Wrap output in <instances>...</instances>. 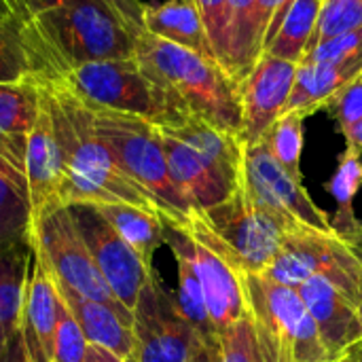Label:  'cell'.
<instances>
[{"instance_id":"9","label":"cell","mask_w":362,"mask_h":362,"mask_svg":"<svg viewBox=\"0 0 362 362\" xmlns=\"http://www.w3.org/2000/svg\"><path fill=\"white\" fill-rule=\"evenodd\" d=\"M32 242L40 250L57 288L70 291L91 301H100L112 308L132 325L134 314L119 303V299L106 284L76 227L70 206L53 204L45 212H40L34 218Z\"/></svg>"},{"instance_id":"6","label":"cell","mask_w":362,"mask_h":362,"mask_svg":"<svg viewBox=\"0 0 362 362\" xmlns=\"http://www.w3.org/2000/svg\"><path fill=\"white\" fill-rule=\"evenodd\" d=\"M89 108L95 132L112 151L123 172L157 202L161 216L185 225L193 214V208L170 176L159 127L136 115L100 106Z\"/></svg>"},{"instance_id":"21","label":"cell","mask_w":362,"mask_h":362,"mask_svg":"<svg viewBox=\"0 0 362 362\" xmlns=\"http://www.w3.org/2000/svg\"><path fill=\"white\" fill-rule=\"evenodd\" d=\"M358 76H362V55L339 64H299L286 112L299 110L308 117L329 106V102Z\"/></svg>"},{"instance_id":"4","label":"cell","mask_w":362,"mask_h":362,"mask_svg":"<svg viewBox=\"0 0 362 362\" xmlns=\"http://www.w3.org/2000/svg\"><path fill=\"white\" fill-rule=\"evenodd\" d=\"M301 225L303 223L286 212L259 202L244 180H240L231 197L204 212H193L180 227L218 252L238 276H263L276 259L286 233Z\"/></svg>"},{"instance_id":"30","label":"cell","mask_w":362,"mask_h":362,"mask_svg":"<svg viewBox=\"0 0 362 362\" xmlns=\"http://www.w3.org/2000/svg\"><path fill=\"white\" fill-rule=\"evenodd\" d=\"M303 121L305 115L299 110L284 112L272 129L265 134L263 142L272 157L293 176L301 178V153H303Z\"/></svg>"},{"instance_id":"38","label":"cell","mask_w":362,"mask_h":362,"mask_svg":"<svg viewBox=\"0 0 362 362\" xmlns=\"http://www.w3.org/2000/svg\"><path fill=\"white\" fill-rule=\"evenodd\" d=\"M341 134H346L352 125L362 121V76L346 85L331 102L329 106Z\"/></svg>"},{"instance_id":"29","label":"cell","mask_w":362,"mask_h":362,"mask_svg":"<svg viewBox=\"0 0 362 362\" xmlns=\"http://www.w3.org/2000/svg\"><path fill=\"white\" fill-rule=\"evenodd\" d=\"M320 6L322 0H295L291 11L282 19L278 32L265 45L263 53H269L293 64H301L308 53L314 30L318 25Z\"/></svg>"},{"instance_id":"22","label":"cell","mask_w":362,"mask_h":362,"mask_svg":"<svg viewBox=\"0 0 362 362\" xmlns=\"http://www.w3.org/2000/svg\"><path fill=\"white\" fill-rule=\"evenodd\" d=\"M32 257V242L0 248V358L21 327Z\"/></svg>"},{"instance_id":"31","label":"cell","mask_w":362,"mask_h":362,"mask_svg":"<svg viewBox=\"0 0 362 362\" xmlns=\"http://www.w3.org/2000/svg\"><path fill=\"white\" fill-rule=\"evenodd\" d=\"M32 76L34 66L23 38V21L13 13L0 19V83H19Z\"/></svg>"},{"instance_id":"17","label":"cell","mask_w":362,"mask_h":362,"mask_svg":"<svg viewBox=\"0 0 362 362\" xmlns=\"http://www.w3.org/2000/svg\"><path fill=\"white\" fill-rule=\"evenodd\" d=\"M25 180H28V193H30L34 218L40 212H45L49 206L62 204V185H64L62 157H59V146L55 140L53 119H51L42 89H40L38 117L32 127L28 151H25Z\"/></svg>"},{"instance_id":"33","label":"cell","mask_w":362,"mask_h":362,"mask_svg":"<svg viewBox=\"0 0 362 362\" xmlns=\"http://www.w3.org/2000/svg\"><path fill=\"white\" fill-rule=\"evenodd\" d=\"M218 352L223 362H267L255 325L246 314L218 335Z\"/></svg>"},{"instance_id":"39","label":"cell","mask_w":362,"mask_h":362,"mask_svg":"<svg viewBox=\"0 0 362 362\" xmlns=\"http://www.w3.org/2000/svg\"><path fill=\"white\" fill-rule=\"evenodd\" d=\"M0 362H32L30 352H28V346H25V339H23L21 327H19V331L11 337V341L6 344V350H4Z\"/></svg>"},{"instance_id":"20","label":"cell","mask_w":362,"mask_h":362,"mask_svg":"<svg viewBox=\"0 0 362 362\" xmlns=\"http://www.w3.org/2000/svg\"><path fill=\"white\" fill-rule=\"evenodd\" d=\"M142 25L155 36L176 42L208 59L218 62L206 25L191 0H165L161 4H142ZM221 64V62H218Z\"/></svg>"},{"instance_id":"41","label":"cell","mask_w":362,"mask_h":362,"mask_svg":"<svg viewBox=\"0 0 362 362\" xmlns=\"http://www.w3.org/2000/svg\"><path fill=\"white\" fill-rule=\"evenodd\" d=\"M344 136L348 140V146H354L362 155V121H358L356 125H352Z\"/></svg>"},{"instance_id":"35","label":"cell","mask_w":362,"mask_h":362,"mask_svg":"<svg viewBox=\"0 0 362 362\" xmlns=\"http://www.w3.org/2000/svg\"><path fill=\"white\" fill-rule=\"evenodd\" d=\"M206 25L212 49L225 68L227 64V34H229V13L227 0H191Z\"/></svg>"},{"instance_id":"10","label":"cell","mask_w":362,"mask_h":362,"mask_svg":"<svg viewBox=\"0 0 362 362\" xmlns=\"http://www.w3.org/2000/svg\"><path fill=\"white\" fill-rule=\"evenodd\" d=\"M132 314L134 352L127 362H193L208 346L155 269L148 272Z\"/></svg>"},{"instance_id":"45","label":"cell","mask_w":362,"mask_h":362,"mask_svg":"<svg viewBox=\"0 0 362 362\" xmlns=\"http://www.w3.org/2000/svg\"><path fill=\"white\" fill-rule=\"evenodd\" d=\"M356 362H362V341L358 344V361Z\"/></svg>"},{"instance_id":"37","label":"cell","mask_w":362,"mask_h":362,"mask_svg":"<svg viewBox=\"0 0 362 362\" xmlns=\"http://www.w3.org/2000/svg\"><path fill=\"white\" fill-rule=\"evenodd\" d=\"M68 0H8L11 4V11L21 19V21H28L30 17L47 11V8H53V6H59ZM134 28H142V2L138 0H108Z\"/></svg>"},{"instance_id":"25","label":"cell","mask_w":362,"mask_h":362,"mask_svg":"<svg viewBox=\"0 0 362 362\" xmlns=\"http://www.w3.org/2000/svg\"><path fill=\"white\" fill-rule=\"evenodd\" d=\"M93 206L123 238V242L138 255L144 267L155 269L153 259L157 248L163 244L161 214L129 204H93Z\"/></svg>"},{"instance_id":"32","label":"cell","mask_w":362,"mask_h":362,"mask_svg":"<svg viewBox=\"0 0 362 362\" xmlns=\"http://www.w3.org/2000/svg\"><path fill=\"white\" fill-rule=\"evenodd\" d=\"M358 28H362V0H322L318 25L308 51Z\"/></svg>"},{"instance_id":"36","label":"cell","mask_w":362,"mask_h":362,"mask_svg":"<svg viewBox=\"0 0 362 362\" xmlns=\"http://www.w3.org/2000/svg\"><path fill=\"white\" fill-rule=\"evenodd\" d=\"M362 55V28L335 36L316 49L308 51L301 64H339Z\"/></svg>"},{"instance_id":"7","label":"cell","mask_w":362,"mask_h":362,"mask_svg":"<svg viewBox=\"0 0 362 362\" xmlns=\"http://www.w3.org/2000/svg\"><path fill=\"white\" fill-rule=\"evenodd\" d=\"M246 316L267 362H333L301 295L265 276L244 274Z\"/></svg>"},{"instance_id":"24","label":"cell","mask_w":362,"mask_h":362,"mask_svg":"<svg viewBox=\"0 0 362 362\" xmlns=\"http://www.w3.org/2000/svg\"><path fill=\"white\" fill-rule=\"evenodd\" d=\"M174 138L182 140L191 148H195L202 157L212 161L218 170H223L231 180L240 182L244 172V142L197 117H189L185 123L176 127H161Z\"/></svg>"},{"instance_id":"13","label":"cell","mask_w":362,"mask_h":362,"mask_svg":"<svg viewBox=\"0 0 362 362\" xmlns=\"http://www.w3.org/2000/svg\"><path fill=\"white\" fill-rule=\"evenodd\" d=\"M299 64L263 53L252 72L240 83L242 142L255 144L286 112Z\"/></svg>"},{"instance_id":"5","label":"cell","mask_w":362,"mask_h":362,"mask_svg":"<svg viewBox=\"0 0 362 362\" xmlns=\"http://www.w3.org/2000/svg\"><path fill=\"white\" fill-rule=\"evenodd\" d=\"M55 81H62L89 106L136 115L157 127H176L191 117L189 108L172 89L142 72L136 57L89 62Z\"/></svg>"},{"instance_id":"44","label":"cell","mask_w":362,"mask_h":362,"mask_svg":"<svg viewBox=\"0 0 362 362\" xmlns=\"http://www.w3.org/2000/svg\"><path fill=\"white\" fill-rule=\"evenodd\" d=\"M8 15H13L8 0H0V19H4V17H8Z\"/></svg>"},{"instance_id":"34","label":"cell","mask_w":362,"mask_h":362,"mask_svg":"<svg viewBox=\"0 0 362 362\" xmlns=\"http://www.w3.org/2000/svg\"><path fill=\"white\" fill-rule=\"evenodd\" d=\"M87 339L72 316V312L66 308V303L59 297V310H57V325H55V350L53 362H83L87 354Z\"/></svg>"},{"instance_id":"18","label":"cell","mask_w":362,"mask_h":362,"mask_svg":"<svg viewBox=\"0 0 362 362\" xmlns=\"http://www.w3.org/2000/svg\"><path fill=\"white\" fill-rule=\"evenodd\" d=\"M40 108L36 78L0 83V157L25 176V151Z\"/></svg>"},{"instance_id":"46","label":"cell","mask_w":362,"mask_h":362,"mask_svg":"<svg viewBox=\"0 0 362 362\" xmlns=\"http://www.w3.org/2000/svg\"><path fill=\"white\" fill-rule=\"evenodd\" d=\"M358 316H361V327H362V301L358 303Z\"/></svg>"},{"instance_id":"19","label":"cell","mask_w":362,"mask_h":362,"mask_svg":"<svg viewBox=\"0 0 362 362\" xmlns=\"http://www.w3.org/2000/svg\"><path fill=\"white\" fill-rule=\"evenodd\" d=\"M57 295L62 297L66 308L76 318L89 346H100V348L117 354L125 362L132 358L134 333H132V325L123 316H119L112 308H108L100 301L78 297L64 288H57Z\"/></svg>"},{"instance_id":"8","label":"cell","mask_w":362,"mask_h":362,"mask_svg":"<svg viewBox=\"0 0 362 362\" xmlns=\"http://www.w3.org/2000/svg\"><path fill=\"white\" fill-rule=\"evenodd\" d=\"M263 276L291 288L310 278H322L358 308L362 301V248L335 233L301 225L286 233Z\"/></svg>"},{"instance_id":"15","label":"cell","mask_w":362,"mask_h":362,"mask_svg":"<svg viewBox=\"0 0 362 362\" xmlns=\"http://www.w3.org/2000/svg\"><path fill=\"white\" fill-rule=\"evenodd\" d=\"M295 291L301 295L331 361L344 358L354 346L361 344L362 327L358 308L335 286L322 278H310Z\"/></svg>"},{"instance_id":"28","label":"cell","mask_w":362,"mask_h":362,"mask_svg":"<svg viewBox=\"0 0 362 362\" xmlns=\"http://www.w3.org/2000/svg\"><path fill=\"white\" fill-rule=\"evenodd\" d=\"M362 187V155L348 146L339 157V165L329 182V191L337 202V214L331 218L335 233L362 248V225L354 214V197Z\"/></svg>"},{"instance_id":"14","label":"cell","mask_w":362,"mask_h":362,"mask_svg":"<svg viewBox=\"0 0 362 362\" xmlns=\"http://www.w3.org/2000/svg\"><path fill=\"white\" fill-rule=\"evenodd\" d=\"M180 229H182L185 248L202 282V291H204L212 327L216 335H221L246 314L242 278L233 272V267L218 252H214L212 248L195 240L185 227Z\"/></svg>"},{"instance_id":"23","label":"cell","mask_w":362,"mask_h":362,"mask_svg":"<svg viewBox=\"0 0 362 362\" xmlns=\"http://www.w3.org/2000/svg\"><path fill=\"white\" fill-rule=\"evenodd\" d=\"M161 221H163V244L170 246V250L176 259V267H178V293H176L178 308L185 314V318L193 325V329L199 333V337L208 346H216L218 335L212 327V320H210V314L206 308L199 276H197L195 265L185 248L182 229L178 223H174L165 216H161Z\"/></svg>"},{"instance_id":"43","label":"cell","mask_w":362,"mask_h":362,"mask_svg":"<svg viewBox=\"0 0 362 362\" xmlns=\"http://www.w3.org/2000/svg\"><path fill=\"white\" fill-rule=\"evenodd\" d=\"M358 361V346H354L344 358H339V361H335V362H356Z\"/></svg>"},{"instance_id":"11","label":"cell","mask_w":362,"mask_h":362,"mask_svg":"<svg viewBox=\"0 0 362 362\" xmlns=\"http://www.w3.org/2000/svg\"><path fill=\"white\" fill-rule=\"evenodd\" d=\"M70 212L112 295L123 308L134 312L140 288L153 269L144 267L138 255L123 242L93 204H74L70 206Z\"/></svg>"},{"instance_id":"42","label":"cell","mask_w":362,"mask_h":362,"mask_svg":"<svg viewBox=\"0 0 362 362\" xmlns=\"http://www.w3.org/2000/svg\"><path fill=\"white\" fill-rule=\"evenodd\" d=\"M216 354H218V344L216 346H204L193 362H216Z\"/></svg>"},{"instance_id":"3","label":"cell","mask_w":362,"mask_h":362,"mask_svg":"<svg viewBox=\"0 0 362 362\" xmlns=\"http://www.w3.org/2000/svg\"><path fill=\"white\" fill-rule=\"evenodd\" d=\"M136 62L155 83L172 89L189 112L242 140L240 85L214 59L151 34L144 25L134 34Z\"/></svg>"},{"instance_id":"2","label":"cell","mask_w":362,"mask_h":362,"mask_svg":"<svg viewBox=\"0 0 362 362\" xmlns=\"http://www.w3.org/2000/svg\"><path fill=\"white\" fill-rule=\"evenodd\" d=\"M138 30L108 0H68L23 21L36 78H59L89 62L129 59Z\"/></svg>"},{"instance_id":"40","label":"cell","mask_w":362,"mask_h":362,"mask_svg":"<svg viewBox=\"0 0 362 362\" xmlns=\"http://www.w3.org/2000/svg\"><path fill=\"white\" fill-rule=\"evenodd\" d=\"M83 362H125V361H121L117 354H112V352H108V350H104V348H100V346H89V348H87V354H85V361Z\"/></svg>"},{"instance_id":"12","label":"cell","mask_w":362,"mask_h":362,"mask_svg":"<svg viewBox=\"0 0 362 362\" xmlns=\"http://www.w3.org/2000/svg\"><path fill=\"white\" fill-rule=\"evenodd\" d=\"M242 180L248 187V191L265 206L286 212L288 216L297 218L299 223H303L316 231L335 233L331 218L308 195L301 178L286 172L272 157V153L267 151L263 140L255 142V144H244Z\"/></svg>"},{"instance_id":"26","label":"cell","mask_w":362,"mask_h":362,"mask_svg":"<svg viewBox=\"0 0 362 362\" xmlns=\"http://www.w3.org/2000/svg\"><path fill=\"white\" fill-rule=\"evenodd\" d=\"M34 231L28 180L0 157V248L30 244Z\"/></svg>"},{"instance_id":"1","label":"cell","mask_w":362,"mask_h":362,"mask_svg":"<svg viewBox=\"0 0 362 362\" xmlns=\"http://www.w3.org/2000/svg\"><path fill=\"white\" fill-rule=\"evenodd\" d=\"M36 81L45 93L59 146L64 172L62 204H129L161 214L157 202L123 172L95 132L91 108L62 81Z\"/></svg>"},{"instance_id":"16","label":"cell","mask_w":362,"mask_h":362,"mask_svg":"<svg viewBox=\"0 0 362 362\" xmlns=\"http://www.w3.org/2000/svg\"><path fill=\"white\" fill-rule=\"evenodd\" d=\"M159 134H161L170 176L178 187V191L189 202V206L193 208V212H204L233 195L240 182L231 180L212 161L202 157L195 148L174 138L165 129L159 127Z\"/></svg>"},{"instance_id":"27","label":"cell","mask_w":362,"mask_h":362,"mask_svg":"<svg viewBox=\"0 0 362 362\" xmlns=\"http://www.w3.org/2000/svg\"><path fill=\"white\" fill-rule=\"evenodd\" d=\"M229 34H227V64L225 70L240 85L257 66L263 47L255 32L257 0H227Z\"/></svg>"}]
</instances>
